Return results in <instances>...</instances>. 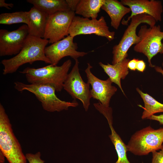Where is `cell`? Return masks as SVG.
<instances>
[{
  "instance_id": "ba28073f",
  "label": "cell",
  "mask_w": 163,
  "mask_h": 163,
  "mask_svg": "<svg viewBox=\"0 0 163 163\" xmlns=\"http://www.w3.org/2000/svg\"><path fill=\"white\" fill-rule=\"evenodd\" d=\"M69 35L73 38L81 34H90L104 37L109 41L115 38V32L110 31L104 18L99 19H91L75 16L68 31Z\"/></svg>"
},
{
  "instance_id": "44dd1931",
  "label": "cell",
  "mask_w": 163,
  "mask_h": 163,
  "mask_svg": "<svg viewBox=\"0 0 163 163\" xmlns=\"http://www.w3.org/2000/svg\"><path fill=\"white\" fill-rule=\"evenodd\" d=\"M136 90L144 102V107L141 106L144 109L142 116V119H147L155 113L163 112V104L158 102L147 93H143L138 88Z\"/></svg>"
},
{
  "instance_id": "5bb4252c",
  "label": "cell",
  "mask_w": 163,
  "mask_h": 163,
  "mask_svg": "<svg viewBox=\"0 0 163 163\" xmlns=\"http://www.w3.org/2000/svg\"><path fill=\"white\" fill-rule=\"evenodd\" d=\"M124 5L130 8L131 14L126 20L121 22L123 25H127L132 17L138 14H146L152 17L156 22L161 21V14L163 11L162 2L155 0H121Z\"/></svg>"
},
{
  "instance_id": "3957f363",
  "label": "cell",
  "mask_w": 163,
  "mask_h": 163,
  "mask_svg": "<svg viewBox=\"0 0 163 163\" xmlns=\"http://www.w3.org/2000/svg\"><path fill=\"white\" fill-rule=\"evenodd\" d=\"M14 88L18 91L26 90L33 94L41 103L43 109L48 112L67 110L69 107H75L78 105L75 100L69 102L59 99L56 94L55 88L50 85L26 84L20 82H14Z\"/></svg>"
},
{
  "instance_id": "2e32d148",
  "label": "cell",
  "mask_w": 163,
  "mask_h": 163,
  "mask_svg": "<svg viewBox=\"0 0 163 163\" xmlns=\"http://www.w3.org/2000/svg\"><path fill=\"white\" fill-rule=\"evenodd\" d=\"M130 60L129 59L125 58L114 65L108 63L104 64L101 62L99 63L111 81L118 86L124 95L125 94L121 85V79H124L129 73L128 64Z\"/></svg>"
},
{
  "instance_id": "1f68e13d",
  "label": "cell",
  "mask_w": 163,
  "mask_h": 163,
  "mask_svg": "<svg viewBox=\"0 0 163 163\" xmlns=\"http://www.w3.org/2000/svg\"><path fill=\"white\" fill-rule=\"evenodd\" d=\"M162 65V66L163 67V61Z\"/></svg>"
},
{
  "instance_id": "ffe728a7",
  "label": "cell",
  "mask_w": 163,
  "mask_h": 163,
  "mask_svg": "<svg viewBox=\"0 0 163 163\" xmlns=\"http://www.w3.org/2000/svg\"><path fill=\"white\" fill-rule=\"evenodd\" d=\"M105 0H80L75 14L83 17L96 19Z\"/></svg>"
},
{
  "instance_id": "e0dca14e",
  "label": "cell",
  "mask_w": 163,
  "mask_h": 163,
  "mask_svg": "<svg viewBox=\"0 0 163 163\" xmlns=\"http://www.w3.org/2000/svg\"><path fill=\"white\" fill-rule=\"evenodd\" d=\"M101 8L109 15L111 26L116 30L118 29L123 17L131 11L129 7L117 0H105Z\"/></svg>"
},
{
  "instance_id": "5b68a950",
  "label": "cell",
  "mask_w": 163,
  "mask_h": 163,
  "mask_svg": "<svg viewBox=\"0 0 163 163\" xmlns=\"http://www.w3.org/2000/svg\"><path fill=\"white\" fill-rule=\"evenodd\" d=\"M163 143V128L155 129L149 126L133 134L126 146L128 151L142 156L160 150Z\"/></svg>"
},
{
  "instance_id": "7a4b0ae2",
  "label": "cell",
  "mask_w": 163,
  "mask_h": 163,
  "mask_svg": "<svg viewBox=\"0 0 163 163\" xmlns=\"http://www.w3.org/2000/svg\"><path fill=\"white\" fill-rule=\"evenodd\" d=\"M72 63L71 60L68 59L60 66L50 64L38 68L27 67L19 72L25 75L30 84L50 85L56 91L60 92L63 89Z\"/></svg>"
},
{
  "instance_id": "ac0fdd59",
  "label": "cell",
  "mask_w": 163,
  "mask_h": 163,
  "mask_svg": "<svg viewBox=\"0 0 163 163\" xmlns=\"http://www.w3.org/2000/svg\"><path fill=\"white\" fill-rule=\"evenodd\" d=\"M112 112L107 111L103 115L106 118L111 131L109 137L113 144L116 151L118 158L115 163H130L126 156L128 151L126 145L113 128V124Z\"/></svg>"
},
{
  "instance_id": "484cf974",
  "label": "cell",
  "mask_w": 163,
  "mask_h": 163,
  "mask_svg": "<svg viewBox=\"0 0 163 163\" xmlns=\"http://www.w3.org/2000/svg\"><path fill=\"white\" fill-rule=\"evenodd\" d=\"M138 60V59L136 58L130 60L128 64V69L131 70L135 71L136 70L137 64Z\"/></svg>"
},
{
  "instance_id": "4dcf8cb0",
  "label": "cell",
  "mask_w": 163,
  "mask_h": 163,
  "mask_svg": "<svg viewBox=\"0 0 163 163\" xmlns=\"http://www.w3.org/2000/svg\"><path fill=\"white\" fill-rule=\"evenodd\" d=\"M5 156L2 153L0 152V163H4L5 161Z\"/></svg>"
},
{
  "instance_id": "9c48e42d",
  "label": "cell",
  "mask_w": 163,
  "mask_h": 163,
  "mask_svg": "<svg viewBox=\"0 0 163 163\" xmlns=\"http://www.w3.org/2000/svg\"><path fill=\"white\" fill-rule=\"evenodd\" d=\"M75 16V12L70 10L58 11L49 16L43 39L52 44L69 35V30Z\"/></svg>"
},
{
  "instance_id": "8fae6325",
  "label": "cell",
  "mask_w": 163,
  "mask_h": 163,
  "mask_svg": "<svg viewBox=\"0 0 163 163\" xmlns=\"http://www.w3.org/2000/svg\"><path fill=\"white\" fill-rule=\"evenodd\" d=\"M28 35L26 24L12 31L0 30V56L18 54L23 47Z\"/></svg>"
},
{
  "instance_id": "cb8c5ba5",
  "label": "cell",
  "mask_w": 163,
  "mask_h": 163,
  "mask_svg": "<svg viewBox=\"0 0 163 163\" xmlns=\"http://www.w3.org/2000/svg\"><path fill=\"white\" fill-rule=\"evenodd\" d=\"M160 150L152 152V163H163V144Z\"/></svg>"
},
{
  "instance_id": "30bf717a",
  "label": "cell",
  "mask_w": 163,
  "mask_h": 163,
  "mask_svg": "<svg viewBox=\"0 0 163 163\" xmlns=\"http://www.w3.org/2000/svg\"><path fill=\"white\" fill-rule=\"evenodd\" d=\"M75 61L74 66L64 82L63 89L74 100L78 99L80 100L86 111L89 108L91 98L90 85L85 83L82 79L79 72V62L78 59Z\"/></svg>"
},
{
  "instance_id": "603a6c76",
  "label": "cell",
  "mask_w": 163,
  "mask_h": 163,
  "mask_svg": "<svg viewBox=\"0 0 163 163\" xmlns=\"http://www.w3.org/2000/svg\"><path fill=\"white\" fill-rule=\"evenodd\" d=\"M25 156L29 163H44L45 161L41 158V153L39 152L35 154L27 153Z\"/></svg>"
},
{
  "instance_id": "7402d4cb",
  "label": "cell",
  "mask_w": 163,
  "mask_h": 163,
  "mask_svg": "<svg viewBox=\"0 0 163 163\" xmlns=\"http://www.w3.org/2000/svg\"><path fill=\"white\" fill-rule=\"evenodd\" d=\"M29 21L28 11L2 13L0 14V24H2L10 25L24 23L27 25Z\"/></svg>"
},
{
  "instance_id": "7c38bea8",
  "label": "cell",
  "mask_w": 163,
  "mask_h": 163,
  "mask_svg": "<svg viewBox=\"0 0 163 163\" xmlns=\"http://www.w3.org/2000/svg\"><path fill=\"white\" fill-rule=\"evenodd\" d=\"M73 38L69 35L62 39L46 47L44 53L51 64L56 66L60 60L69 56L75 60L86 55L88 53L77 51V44L73 42Z\"/></svg>"
},
{
  "instance_id": "277c9868",
  "label": "cell",
  "mask_w": 163,
  "mask_h": 163,
  "mask_svg": "<svg viewBox=\"0 0 163 163\" xmlns=\"http://www.w3.org/2000/svg\"><path fill=\"white\" fill-rule=\"evenodd\" d=\"M0 149L9 163H27L5 109L0 104Z\"/></svg>"
},
{
  "instance_id": "6da1fadb",
  "label": "cell",
  "mask_w": 163,
  "mask_h": 163,
  "mask_svg": "<svg viewBox=\"0 0 163 163\" xmlns=\"http://www.w3.org/2000/svg\"><path fill=\"white\" fill-rule=\"evenodd\" d=\"M48 43V40L28 35L23 47L18 54L1 61L4 67L3 74L13 73L21 66L27 63L31 64L37 61H42L51 64L44 53L45 48Z\"/></svg>"
},
{
  "instance_id": "d6986e66",
  "label": "cell",
  "mask_w": 163,
  "mask_h": 163,
  "mask_svg": "<svg viewBox=\"0 0 163 163\" xmlns=\"http://www.w3.org/2000/svg\"><path fill=\"white\" fill-rule=\"evenodd\" d=\"M27 2L49 16L58 11L70 10L65 0H27Z\"/></svg>"
},
{
  "instance_id": "f1b7e54d",
  "label": "cell",
  "mask_w": 163,
  "mask_h": 163,
  "mask_svg": "<svg viewBox=\"0 0 163 163\" xmlns=\"http://www.w3.org/2000/svg\"><path fill=\"white\" fill-rule=\"evenodd\" d=\"M14 6L12 3H7L5 2V0H0V7H5L8 9H11Z\"/></svg>"
},
{
  "instance_id": "4316f807",
  "label": "cell",
  "mask_w": 163,
  "mask_h": 163,
  "mask_svg": "<svg viewBox=\"0 0 163 163\" xmlns=\"http://www.w3.org/2000/svg\"><path fill=\"white\" fill-rule=\"evenodd\" d=\"M145 67L146 65L144 61L142 60H139L137 62L136 69L140 72H143Z\"/></svg>"
},
{
  "instance_id": "83f0119b",
  "label": "cell",
  "mask_w": 163,
  "mask_h": 163,
  "mask_svg": "<svg viewBox=\"0 0 163 163\" xmlns=\"http://www.w3.org/2000/svg\"><path fill=\"white\" fill-rule=\"evenodd\" d=\"M147 119L158 121L160 124L163 125V114L159 115H152Z\"/></svg>"
},
{
  "instance_id": "4fadbf2b",
  "label": "cell",
  "mask_w": 163,
  "mask_h": 163,
  "mask_svg": "<svg viewBox=\"0 0 163 163\" xmlns=\"http://www.w3.org/2000/svg\"><path fill=\"white\" fill-rule=\"evenodd\" d=\"M92 67L89 63H88L87 67L85 70L87 83L92 87L90 90L91 98L98 100L104 107H108L110 99L117 89L112 85L113 82L109 78L103 80L95 76L91 71Z\"/></svg>"
},
{
  "instance_id": "8992f818",
  "label": "cell",
  "mask_w": 163,
  "mask_h": 163,
  "mask_svg": "<svg viewBox=\"0 0 163 163\" xmlns=\"http://www.w3.org/2000/svg\"><path fill=\"white\" fill-rule=\"evenodd\" d=\"M130 24L128 25L119 43L113 48V56L112 63L115 64L126 58L127 52L131 46L136 44L140 38L136 34L137 27L142 23H146L152 27L155 25L156 21L151 16L141 14L132 17Z\"/></svg>"
},
{
  "instance_id": "9a60e30c",
  "label": "cell",
  "mask_w": 163,
  "mask_h": 163,
  "mask_svg": "<svg viewBox=\"0 0 163 163\" xmlns=\"http://www.w3.org/2000/svg\"><path fill=\"white\" fill-rule=\"evenodd\" d=\"M28 12L29 21L27 26L29 35L43 38L49 15L34 6Z\"/></svg>"
},
{
  "instance_id": "52a82bcc",
  "label": "cell",
  "mask_w": 163,
  "mask_h": 163,
  "mask_svg": "<svg viewBox=\"0 0 163 163\" xmlns=\"http://www.w3.org/2000/svg\"><path fill=\"white\" fill-rule=\"evenodd\" d=\"M138 35L140 37L139 42L134 46V50L143 53L148 58L149 66L151 67L155 66L151 63V59L158 53H163V31H161L159 25L148 28L145 25L141 26Z\"/></svg>"
},
{
  "instance_id": "f546056e",
  "label": "cell",
  "mask_w": 163,
  "mask_h": 163,
  "mask_svg": "<svg viewBox=\"0 0 163 163\" xmlns=\"http://www.w3.org/2000/svg\"><path fill=\"white\" fill-rule=\"evenodd\" d=\"M154 68L155 70L157 72L161 73L163 75V69L161 67L155 66Z\"/></svg>"
},
{
  "instance_id": "d4e9b609",
  "label": "cell",
  "mask_w": 163,
  "mask_h": 163,
  "mask_svg": "<svg viewBox=\"0 0 163 163\" xmlns=\"http://www.w3.org/2000/svg\"><path fill=\"white\" fill-rule=\"evenodd\" d=\"M69 9L75 12L80 0H66Z\"/></svg>"
}]
</instances>
